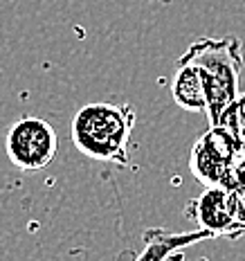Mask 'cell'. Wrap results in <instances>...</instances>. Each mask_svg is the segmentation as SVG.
Instances as JSON below:
<instances>
[{
	"label": "cell",
	"instance_id": "1",
	"mask_svg": "<svg viewBox=\"0 0 245 261\" xmlns=\"http://www.w3.org/2000/svg\"><path fill=\"white\" fill-rule=\"evenodd\" d=\"M138 113L128 101H95L74 113L70 122L74 146L90 160L126 167L128 144Z\"/></svg>",
	"mask_w": 245,
	"mask_h": 261
},
{
	"label": "cell",
	"instance_id": "2",
	"mask_svg": "<svg viewBox=\"0 0 245 261\" xmlns=\"http://www.w3.org/2000/svg\"><path fill=\"white\" fill-rule=\"evenodd\" d=\"M182 57H187L198 68L207 97L205 115L209 124H216L241 90L243 43L238 36H203L194 41Z\"/></svg>",
	"mask_w": 245,
	"mask_h": 261
},
{
	"label": "cell",
	"instance_id": "3",
	"mask_svg": "<svg viewBox=\"0 0 245 261\" xmlns=\"http://www.w3.org/2000/svg\"><path fill=\"white\" fill-rule=\"evenodd\" d=\"M9 162L18 171L36 173L45 169L59 153V135L43 117L23 115L9 126L5 138Z\"/></svg>",
	"mask_w": 245,
	"mask_h": 261
},
{
	"label": "cell",
	"instance_id": "4",
	"mask_svg": "<svg viewBox=\"0 0 245 261\" xmlns=\"http://www.w3.org/2000/svg\"><path fill=\"white\" fill-rule=\"evenodd\" d=\"M243 151L245 149L230 130L219 124H209V130H205L192 146L189 169L196 180H200L203 185L230 187L236 162L243 155Z\"/></svg>",
	"mask_w": 245,
	"mask_h": 261
},
{
	"label": "cell",
	"instance_id": "5",
	"mask_svg": "<svg viewBox=\"0 0 245 261\" xmlns=\"http://www.w3.org/2000/svg\"><path fill=\"white\" fill-rule=\"evenodd\" d=\"M184 216L200 230L214 234V239H241L245 234L236 221L230 187H223V185H205L203 194H198L187 203Z\"/></svg>",
	"mask_w": 245,
	"mask_h": 261
},
{
	"label": "cell",
	"instance_id": "6",
	"mask_svg": "<svg viewBox=\"0 0 245 261\" xmlns=\"http://www.w3.org/2000/svg\"><path fill=\"white\" fill-rule=\"evenodd\" d=\"M214 239V234H209L207 230H189V232H171L167 227H146L142 241L144 248L138 254L140 261H149V259H167L178 254L184 248H192L200 241H209Z\"/></svg>",
	"mask_w": 245,
	"mask_h": 261
},
{
	"label": "cell",
	"instance_id": "7",
	"mask_svg": "<svg viewBox=\"0 0 245 261\" xmlns=\"http://www.w3.org/2000/svg\"><path fill=\"white\" fill-rule=\"evenodd\" d=\"M171 95L180 108L189 113H205L207 97L205 86L198 74V68L187 57H180L176 61V72L171 79Z\"/></svg>",
	"mask_w": 245,
	"mask_h": 261
},
{
	"label": "cell",
	"instance_id": "8",
	"mask_svg": "<svg viewBox=\"0 0 245 261\" xmlns=\"http://www.w3.org/2000/svg\"><path fill=\"white\" fill-rule=\"evenodd\" d=\"M216 124L230 130L234 138L238 140V144L245 149V88L238 90L236 99L223 111V115L219 117Z\"/></svg>",
	"mask_w": 245,
	"mask_h": 261
},
{
	"label": "cell",
	"instance_id": "9",
	"mask_svg": "<svg viewBox=\"0 0 245 261\" xmlns=\"http://www.w3.org/2000/svg\"><path fill=\"white\" fill-rule=\"evenodd\" d=\"M236 173H241V176H245V151H243V155L238 158V162H236V169H234Z\"/></svg>",
	"mask_w": 245,
	"mask_h": 261
}]
</instances>
